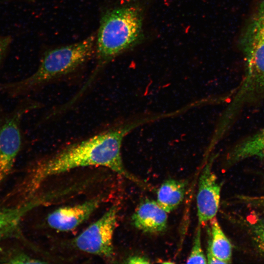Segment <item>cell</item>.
I'll return each instance as SVG.
<instances>
[{
  "label": "cell",
  "instance_id": "ac0fdd59",
  "mask_svg": "<svg viewBox=\"0 0 264 264\" xmlns=\"http://www.w3.org/2000/svg\"><path fill=\"white\" fill-rule=\"evenodd\" d=\"M128 264H149V260L141 256H133L129 258L126 262Z\"/></svg>",
  "mask_w": 264,
  "mask_h": 264
},
{
  "label": "cell",
  "instance_id": "2e32d148",
  "mask_svg": "<svg viewBox=\"0 0 264 264\" xmlns=\"http://www.w3.org/2000/svg\"><path fill=\"white\" fill-rule=\"evenodd\" d=\"M253 232L258 246L264 252V222L256 224Z\"/></svg>",
  "mask_w": 264,
  "mask_h": 264
},
{
  "label": "cell",
  "instance_id": "8fae6325",
  "mask_svg": "<svg viewBox=\"0 0 264 264\" xmlns=\"http://www.w3.org/2000/svg\"><path fill=\"white\" fill-rule=\"evenodd\" d=\"M186 187V182L183 180H165L157 190V202L167 213L173 211L183 201Z\"/></svg>",
  "mask_w": 264,
  "mask_h": 264
},
{
  "label": "cell",
  "instance_id": "ba28073f",
  "mask_svg": "<svg viewBox=\"0 0 264 264\" xmlns=\"http://www.w3.org/2000/svg\"><path fill=\"white\" fill-rule=\"evenodd\" d=\"M100 197L95 198L73 206L60 207L48 215V225L60 231L74 229L87 220L99 207Z\"/></svg>",
  "mask_w": 264,
  "mask_h": 264
},
{
  "label": "cell",
  "instance_id": "e0dca14e",
  "mask_svg": "<svg viewBox=\"0 0 264 264\" xmlns=\"http://www.w3.org/2000/svg\"><path fill=\"white\" fill-rule=\"evenodd\" d=\"M241 199L250 205L264 209V194L258 196H243Z\"/></svg>",
  "mask_w": 264,
  "mask_h": 264
},
{
  "label": "cell",
  "instance_id": "5b68a950",
  "mask_svg": "<svg viewBox=\"0 0 264 264\" xmlns=\"http://www.w3.org/2000/svg\"><path fill=\"white\" fill-rule=\"evenodd\" d=\"M37 107L34 102H23L0 123V183L11 171L22 149V120L27 112Z\"/></svg>",
  "mask_w": 264,
  "mask_h": 264
},
{
  "label": "cell",
  "instance_id": "6da1fadb",
  "mask_svg": "<svg viewBox=\"0 0 264 264\" xmlns=\"http://www.w3.org/2000/svg\"><path fill=\"white\" fill-rule=\"evenodd\" d=\"M158 113L139 116L64 148L34 166L27 191L34 192L46 178L79 167L103 166L132 182L146 185L125 168L121 155L124 137L137 127L160 119Z\"/></svg>",
  "mask_w": 264,
  "mask_h": 264
},
{
  "label": "cell",
  "instance_id": "3957f363",
  "mask_svg": "<svg viewBox=\"0 0 264 264\" xmlns=\"http://www.w3.org/2000/svg\"><path fill=\"white\" fill-rule=\"evenodd\" d=\"M142 25L141 14L134 6L116 7L104 13L96 36V65L79 91L80 94L86 91L105 66L138 41Z\"/></svg>",
  "mask_w": 264,
  "mask_h": 264
},
{
  "label": "cell",
  "instance_id": "277c9868",
  "mask_svg": "<svg viewBox=\"0 0 264 264\" xmlns=\"http://www.w3.org/2000/svg\"><path fill=\"white\" fill-rule=\"evenodd\" d=\"M242 42L244 75L228 104L235 113L264 96V0L249 23Z\"/></svg>",
  "mask_w": 264,
  "mask_h": 264
},
{
  "label": "cell",
  "instance_id": "7a4b0ae2",
  "mask_svg": "<svg viewBox=\"0 0 264 264\" xmlns=\"http://www.w3.org/2000/svg\"><path fill=\"white\" fill-rule=\"evenodd\" d=\"M95 40L96 36L91 34L79 42L47 50L32 74L20 80L0 84V93L17 98L69 75L92 56Z\"/></svg>",
  "mask_w": 264,
  "mask_h": 264
},
{
  "label": "cell",
  "instance_id": "ffe728a7",
  "mask_svg": "<svg viewBox=\"0 0 264 264\" xmlns=\"http://www.w3.org/2000/svg\"></svg>",
  "mask_w": 264,
  "mask_h": 264
},
{
  "label": "cell",
  "instance_id": "30bf717a",
  "mask_svg": "<svg viewBox=\"0 0 264 264\" xmlns=\"http://www.w3.org/2000/svg\"><path fill=\"white\" fill-rule=\"evenodd\" d=\"M252 157L264 163V128L236 144L230 150L227 160L233 164Z\"/></svg>",
  "mask_w": 264,
  "mask_h": 264
},
{
  "label": "cell",
  "instance_id": "8992f818",
  "mask_svg": "<svg viewBox=\"0 0 264 264\" xmlns=\"http://www.w3.org/2000/svg\"><path fill=\"white\" fill-rule=\"evenodd\" d=\"M117 213L116 206L110 207L74 240L75 246L83 252L111 259L114 254L113 238Z\"/></svg>",
  "mask_w": 264,
  "mask_h": 264
},
{
  "label": "cell",
  "instance_id": "7c38bea8",
  "mask_svg": "<svg viewBox=\"0 0 264 264\" xmlns=\"http://www.w3.org/2000/svg\"><path fill=\"white\" fill-rule=\"evenodd\" d=\"M34 202L22 205L0 208V241L17 233L23 216L32 208Z\"/></svg>",
  "mask_w": 264,
  "mask_h": 264
},
{
  "label": "cell",
  "instance_id": "5bb4252c",
  "mask_svg": "<svg viewBox=\"0 0 264 264\" xmlns=\"http://www.w3.org/2000/svg\"><path fill=\"white\" fill-rule=\"evenodd\" d=\"M186 263L207 264L206 256L201 246V225L198 223L194 235L192 249L187 259Z\"/></svg>",
  "mask_w": 264,
  "mask_h": 264
},
{
  "label": "cell",
  "instance_id": "52a82bcc",
  "mask_svg": "<svg viewBox=\"0 0 264 264\" xmlns=\"http://www.w3.org/2000/svg\"><path fill=\"white\" fill-rule=\"evenodd\" d=\"M214 158L212 155L206 163L198 179L197 207L201 226L216 217L220 205L221 187L212 170Z\"/></svg>",
  "mask_w": 264,
  "mask_h": 264
},
{
  "label": "cell",
  "instance_id": "4fadbf2b",
  "mask_svg": "<svg viewBox=\"0 0 264 264\" xmlns=\"http://www.w3.org/2000/svg\"><path fill=\"white\" fill-rule=\"evenodd\" d=\"M210 239L207 251L222 261L231 263L232 253L231 244L222 230L216 217L210 220Z\"/></svg>",
  "mask_w": 264,
  "mask_h": 264
},
{
  "label": "cell",
  "instance_id": "9a60e30c",
  "mask_svg": "<svg viewBox=\"0 0 264 264\" xmlns=\"http://www.w3.org/2000/svg\"><path fill=\"white\" fill-rule=\"evenodd\" d=\"M1 260L4 261L5 263L10 264H42L45 263L32 258L24 253L14 251L7 252Z\"/></svg>",
  "mask_w": 264,
  "mask_h": 264
},
{
  "label": "cell",
  "instance_id": "d6986e66",
  "mask_svg": "<svg viewBox=\"0 0 264 264\" xmlns=\"http://www.w3.org/2000/svg\"><path fill=\"white\" fill-rule=\"evenodd\" d=\"M207 264H224L221 260H219L210 252H207L206 255Z\"/></svg>",
  "mask_w": 264,
  "mask_h": 264
},
{
  "label": "cell",
  "instance_id": "9c48e42d",
  "mask_svg": "<svg viewBox=\"0 0 264 264\" xmlns=\"http://www.w3.org/2000/svg\"><path fill=\"white\" fill-rule=\"evenodd\" d=\"M132 221L136 228L144 232H162L167 227V212L157 201L147 198L136 209L132 216Z\"/></svg>",
  "mask_w": 264,
  "mask_h": 264
}]
</instances>
